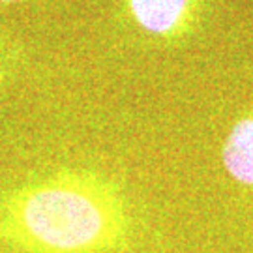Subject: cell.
I'll return each mask as SVG.
<instances>
[{
    "mask_svg": "<svg viewBox=\"0 0 253 253\" xmlns=\"http://www.w3.org/2000/svg\"><path fill=\"white\" fill-rule=\"evenodd\" d=\"M13 2H19V0H0V4H13Z\"/></svg>",
    "mask_w": 253,
    "mask_h": 253,
    "instance_id": "obj_5",
    "label": "cell"
},
{
    "mask_svg": "<svg viewBox=\"0 0 253 253\" xmlns=\"http://www.w3.org/2000/svg\"><path fill=\"white\" fill-rule=\"evenodd\" d=\"M25 60H27V51L17 38L0 34V88L15 79Z\"/></svg>",
    "mask_w": 253,
    "mask_h": 253,
    "instance_id": "obj_4",
    "label": "cell"
},
{
    "mask_svg": "<svg viewBox=\"0 0 253 253\" xmlns=\"http://www.w3.org/2000/svg\"><path fill=\"white\" fill-rule=\"evenodd\" d=\"M207 0H126L129 19L163 42L188 38L199 27Z\"/></svg>",
    "mask_w": 253,
    "mask_h": 253,
    "instance_id": "obj_2",
    "label": "cell"
},
{
    "mask_svg": "<svg viewBox=\"0 0 253 253\" xmlns=\"http://www.w3.org/2000/svg\"><path fill=\"white\" fill-rule=\"evenodd\" d=\"M129 238L126 199L100 172L62 169L0 201V240L21 253H124Z\"/></svg>",
    "mask_w": 253,
    "mask_h": 253,
    "instance_id": "obj_1",
    "label": "cell"
},
{
    "mask_svg": "<svg viewBox=\"0 0 253 253\" xmlns=\"http://www.w3.org/2000/svg\"><path fill=\"white\" fill-rule=\"evenodd\" d=\"M221 163L236 184L253 188V111L231 126L221 146Z\"/></svg>",
    "mask_w": 253,
    "mask_h": 253,
    "instance_id": "obj_3",
    "label": "cell"
}]
</instances>
